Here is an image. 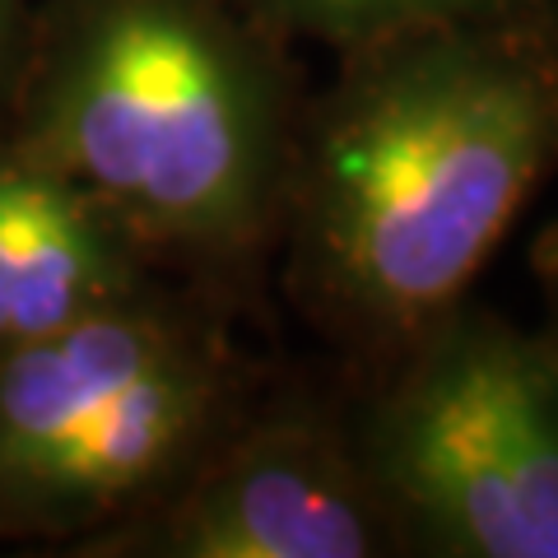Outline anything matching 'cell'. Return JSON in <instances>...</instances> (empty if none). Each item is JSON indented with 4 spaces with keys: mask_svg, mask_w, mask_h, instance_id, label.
Instances as JSON below:
<instances>
[{
    "mask_svg": "<svg viewBox=\"0 0 558 558\" xmlns=\"http://www.w3.org/2000/svg\"><path fill=\"white\" fill-rule=\"evenodd\" d=\"M242 5L256 20H266L279 38L317 43L344 57L354 47H368L414 28L545 14V10H558V0H242Z\"/></svg>",
    "mask_w": 558,
    "mask_h": 558,
    "instance_id": "cell-7",
    "label": "cell"
},
{
    "mask_svg": "<svg viewBox=\"0 0 558 558\" xmlns=\"http://www.w3.org/2000/svg\"><path fill=\"white\" fill-rule=\"evenodd\" d=\"M303 98L293 43L242 0H33L0 135L168 275L242 299L275 256Z\"/></svg>",
    "mask_w": 558,
    "mask_h": 558,
    "instance_id": "cell-2",
    "label": "cell"
},
{
    "mask_svg": "<svg viewBox=\"0 0 558 558\" xmlns=\"http://www.w3.org/2000/svg\"><path fill=\"white\" fill-rule=\"evenodd\" d=\"M558 168V10L396 33L307 89L275 266L340 377L475 289Z\"/></svg>",
    "mask_w": 558,
    "mask_h": 558,
    "instance_id": "cell-1",
    "label": "cell"
},
{
    "mask_svg": "<svg viewBox=\"0 0 558 558\" xmlns=\"http://www.w3.org/2000/svg\"><path fill=\"white\" fill-rule=\"evenodd\" d=\"M340 400L405 558H558L549 322L465 293L381 368L340 377Z\"/></svg>",
    "mask_w": 558,
    "mask_h": 558,
    "instance_id": "cell-4",
    "label": "cell"
},
{
    "mask_svg": "<svg viewBox=\"0 0 558 558\" xmlns=\"http://www.w3.org/2000/svg\"><path fill=\"white\" fill-rule=\"evenodd\" d=\"M80 558H405L344 424L340 377L266 381L154 502L80 539Z\"/></svg>",
    "mask_w": 558,
    "mask_h": 558,
    "instance_id": "cell-5",
    "label": "cell"
},
{
    "mask_svg": "<svg viewBox=\"0 0 558 558\" xmlns=\"http://www.w3.org/2000/svg\"><path fill=\"white\" fill-rule=\"evenodd\" d=\"M238 307L172 275L0 349V545L70 554L196 465L270 381L238 340Z\"/></svg>",
    "mask_w": 558,
    "mask_h": 558,
    "instance_id": "cell-3",
    "label": "cell"
},
{
    "mask_svg": "<svg viewBox=\"0 0 558 558\" xmlns=\"http://www.w3.org/2000/svg\"><path fill=\"white\" fill-rule=\"evenodd\" d=\"M172 279L94 196L0 135V349Z\"/></svg>",
    "mask_w": 558,
    "mask_h": 558,
    "instance_id": "cell-6",
    "label": "cell"
},
{
    "mask_svg": "<svg viewBox=\"0 0 558 558\" xmlns=\"http://www.w3.org/2000/svg\"><path fill=\"white\" fill-rule=\"evenodd\" d=\"M531 270H535L539 303H545V322L558 330V223H549V229L539 233L535 252H531Z\"/></svg>",
    "mask_w": 558,
    "mask_h": 558,
    "instance_id": "cell-9",
    "label": "cell"
},
{
    "mask_svg": "<svg viewBox=\"0 0 558 558\" xmlns=\"http://www.w3.org/2000/svg\"><path fill=\"white\" fill-rule=\"evenodd\" d=\"M28 10H33V0H0V102L10 94L14 65H20V51H24Z\"/></svg>",
    "mask_w": 558,
    "mask_h": 558,
    "instance_id": "cell-8",
    "label": "cell"
}]
</instances>
